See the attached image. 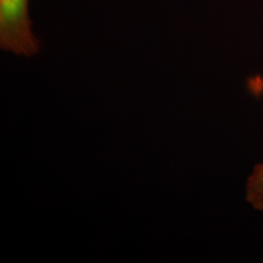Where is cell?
<instances>
[{
    "mask_svg": "<svg viewBox=\"0 0 263 263\" xmlns=\"http://www.w3.org/2000/svg\"><path fill=\"white\" fill-rule=\"evenodd\" d=\"M29 0H0V46L17 55L30 56L39 48L28 13Z\"/></svg>",
    "mask_w": 263,
    "mask_h": 263,
    "instance_id": "6da1fadb",
    "label": "cell"
},
{
    "mask_svg": "<svg viewBox=\"0 0 263 263\" xmlns=\"http://www.w3.org/2000/svg\"><path fill=\"white\" fill-rule=\"evenodd\" d=\"M245 199L254 210L263 213V163L256 164L247 178Z\"/></svg>",
    "mask_w": 263,
    "mask_h": 263,
    "instance_id": "7a4b0ae2",
    "label": "cell"
}]
</instances>
